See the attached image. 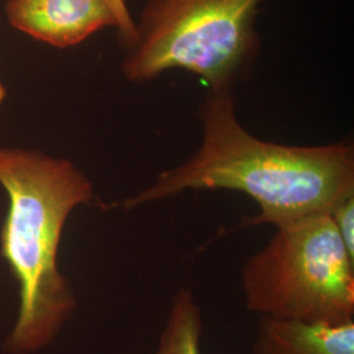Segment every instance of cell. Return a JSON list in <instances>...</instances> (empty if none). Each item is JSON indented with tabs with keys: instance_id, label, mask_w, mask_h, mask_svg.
<instances>
[{
	"instance_id": "obj_1",
	"label": "cell",
	"mask_w": 354,
	"mask_h": 354,
	"mask_svg": "<svg viewBox=\"0 0 354 354\" xmlns=\"http://www.w3.org/2000/svg\"><path fill=\"white\" fill-rule=\"evenodd\" d=\"M200 147L163 171L150 187L121 203L124 210L163 201L187 190H235L256 201L260 213L241 226L276 227L328 213L354 194V146H289L260 140L243 127L234 89H209L198 109Z\"/></svg>"
},
{
	"instance_id": "obj_2",
	"label": "cell",
	"mask_w": 354,
	"mask_h": 354,
	"mask_svg": "<svg viewBox=\"0 0 354 354\" xmlns=\"http://www.w3.org/2000/svg\"><path fill=\"white\" fill-rule=\"evenodd\" d=\"M0 185L8 200L0 257L19 289V313L3 349L36 354L75 313V294L58 268V253L68 216L92 201L93 187L68 159L7 146H0Z\"/></svg>"
},
{
	"instance_id": "obj_3",
	"label": "cell",
	"mask_w": 354,
	"mask_h": 354,
	"mask_svg": "<svg viewBox=\"0 0 354 354\" xmlns=\"http://www.w3.org/2000/svg\"><path fill=\"white\" fill-rule=\"evenodd\" d=\"M264 0H147L121 71L133 84L171 70L197 75L209 89H235L260 51L256 20Z\"/></svg>"
},
{
	"instance_id": "obj_4",
	"label": "cell",
	"mask_w": 354,
	"mask_h": 354,
	"mask_svg": "<svg viewBox=\"0 0 354 354\" xmlns=\"http://www.w3.org/2000/svg\"><path fill=\"white\" fill-rule=\"evenodd\" d=\"M276 228L243 266L247 310L302 323L354 320V257L330 215H308Z\"/></svg>"
},
{
	"instance_id": "obj_5",
	"label": "cell",
	"mask_w": 354,
	"mask_h": 354,
	"mask_svg": "<svg viewBox=\"0 0 354 354\" xmlns=\"http://www.w3.org/2000/svg\"><path fill=\"white\" fill-rule=\"evenodd\" d=\"M10 26L53 48H73L114 19L102 0H7Z\"/></svg>"
},
{
	"instance_id": "obj_6",
	"label": "cell",
	"mask_w": 354,
	"mask_h": 354,
	"mask_svg": "<svg viewBox=\"0 0 354 354\" xmlns=\"http://www.w3.org/2000/svg\"><path fill=\"white\" fill-rule=\"evenodd\" d=\"M253 354H354V320L333 326L263 317Z\"/></svg>"
},
{
	"instance_id": "obj_7",
	"label": "cell",
	"mask_w": 354,
	"mask_h": 354,
	"mask_svg": "<svg viewBox=\"0 0 354 354\" xmlns=\"http://www.w3.org/2000/svg\"><path fill=\"white\" fill-rule=\"evenodd\" d=\"M203 314L193 292L183 288L172 298L156 349L150 354H203Z\"/></svg>"
},
{
	"instance_id": "obj_8",
	"label": "cell",
	"mask_w": 354,
	"mask_h": 354,
	"mask_svg": "<svg viewBox=\"0 0 354 354\" xmlns=\"http://www.w3.org/2000/svg\"><path fill=\"white\" fill-rule=\"evenodd\" d=\"M104 4L112 13L114 19V29L118 35L120 44L125 48L130 49L137 39V26L136 20L129 11L125 0H102Z\"/></svg>"
},
{
	"instance_id": "obj_9",
	"label": "cell",
	"mask_w": 354,
	"mask_h": 354,
	"mask_svg": "<svg viewBox=\"0 0 354 354\" xmlns=\"http://www.w3.org/2000/svg\"><path fill=\"white\" fill-rule=\"evenodd\" d=\"M329 215L345 248L354 257V194L337 203Z\"/></svg>"
},
{
	"instance_id": "obj_10",
	"label": "cell",
	"mask_w": 354,
	"mask_h": 354,
	"mask_svg": "<svg viewBox=\"0 0 354 354\" xmlns=\"http://www.w3.org/2000/svg\"><path fill=\"white\" fill-rule=\"evenodd\" d=\"M6 97H7V88H6V86L3 84V82L0 79V108H1L3 102H6Z\"/></svg>"
}]
</instances>
